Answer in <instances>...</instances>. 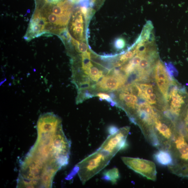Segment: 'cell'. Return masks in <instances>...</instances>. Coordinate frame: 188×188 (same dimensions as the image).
Instances as JSON below:
<instances>
[{
    "mask_svg": "<svg viewBox=\"0 0 188 188\" xmlns=\"http://www.w3.org/2000/svg\"><path fill=\"white\" fill-rule=\"evenodd\" d=\"M36 143L22 162L17 185L23 188H50L57 172L68 164L71 142L62 121L52 113L39 117Z\"/></svg>",
    "mask_w": 188,
    "mask_h": 188,
    "instance_id": "6da1fadb",
    "label": "cell"
},
{
    "mask_svg": "<svg viewBox=\"0 0 188 188\" xmlns=\"http://www.w3.org/2000/svg\"><path fill=\"white\" fill-rule=\"evenodd\" d=\"M114 156L109 152L99 148L76 165L71 176L77 173L81 182L85 184L107 166Z\"/></svg>",
    "mask_w": 188,
    "mask_h": 188,
    "instance_id": "7a4b0ae2",
    "label": "cell"
},
{
    "mask_svg": "<svg viewBox=\"0 0 188 188\" xmlns=\"http://www.w3.org/2000/svg\"><path fill=\"white\" fill-rule=\"evenodd\" d=\"M168 110L178 121L188 103V92L176 80L170 85L166 99Z\"/></svg>",
    "mask_w": 188,
    "mask_h": 188,
    "instance_id": "3957f363",
    "label": "cell"
},
{
    "mask_svg": "<svg viewBox=\"0 0 188 188\" xmlns=\"http://www.w3.org/2000/svg\"><path fill=\"white\" fill-rule=\"evenodd\" d=\"M154 129L160 143L159 149L169 150L178 130L176 124L160 113L155 119Z\"/></svg>",
    "mask_w": 188,
    "mask_h": 188,
    "instance_id": "277c9868",
    "label": "cell"
},
{
    "mask_svg": "<svg viewBox=\"0 0 188 188\" xmlns=\"http://www.w3.org/2000/svg\"><path fill=\"white\" fill-rule=\"evenodd\" d=\"M130 127L126 126L113 131L99 148L115 156L121 150L127 147V138Z\"/></svg>",
    "mask_w": 188,
    "mask_h": 188,
    "instance_id": "5b68a950",
    "label": "cell"
},
{
    "mask_svg": "<svg viewBox=\"0 0 188 188\" xmlns=\"http://www.w3.org/2000/svg\"><path fill=\"white\" fill-rule=\"evenodd\" d=\"M121 159L127 166L136 172L152 181L157 179V172L154 163L150 161L128 157Z\"/></svg>",
    "mask_w": 188,
    "mask_h": 188,
    "instance_id": "8992f818",
    "label": "cell"
},
{
    "mask_svg": "<svg viewBox=\"0 0 188 188\" xmlns=\"http://www.w3.org/2000/svg\"><path fill=\"white\" fill-rule=\"evenodd\" d=\"M183 133L178 128L169 149L174 157L175 164H188V142Z\"/></svg>",
    "mask_w": 188,
    "mask_h": 188,
    "instance_id": "52a82bcc",
    "label": "cell"
},
{
    "mask_svg": "<svg viewBox=\"0 0 188 188\" xmlns=\"http://www.w3.org/2000/svg\"><path fill=\"white\" fill-rule=\"evenodd\" d=\"M154 78L161 93L166 100L170 85L175 80L170 77L167 72L165 64L159 58L155 63Z\"/></svg>",
    "mask_w": 188,
    "mask_h": 188,
    "instance_id": "ba28073f",
    "label": "cell"
},
{
    "mask_svg": "<svg viewBox=\"0 0 188 188\" xmlns=\"http://www.w3.org/2000/svg\"><path fill=\"white\" fill-rule=\"evenodd\" d=\"M124 81L112 74H110L104 77L96 84V88L99 90L106 91H115L125 85Z\"/></svg>",
    "mask_w": 188,
    "mask_h": 188,
    "instance_id": "9c48e42d",
    "label": "cell"
},
{
    "mask_svg": "<svg viewBox=\"0 0 188 188\" xmlns=\"http://www.w3.org/2000/svg\"><path fill=\"white\" fill-rule=\"evenodd\" d=\"M80 9L73 14L71 26V30L74 37L79 40H83L84 33V21Z\"/></svg>",
    "mask_w": 188,
    "mask_h": 188,
    "instance_id": "30bf717a",
    "label": "cell"
},
{
    "mask_svg": "<svg viewBox=\"0 0 188 188\" xmlns=\"http://www.w3.org/2000/svg\"><path fill=\"white\" fill-rule=\"evenodd\" d=\"M153 158L158 164L163 166L168 167L175 164L172 153L167 150L159 149L153 155Z\"/></svg>",
    "mask_w": 188,
    "mask_h": 188,
    "instance_id": "8fae6325",
    "label": "cell"
},
{
    "mask_svg": "<svg viewBox=\"0 0 188 188\" xmlns=\"http://www.w3.org/2000/svg\"><path fill=\"white\" fill-rule=\"evenodd\" d=\"M120 178V174L118 169L117 168H114L104 172L102 179L114 184L118 182Z\"/></svg>",
    "mask_w": 188,
    "mask_h": 188,
    "instance_id": "7c38bea8",
    "label": "cell"
},
{
    "mask_svg": "<svg viewBox=\"0 0 188 188\" xmlns=\"http://www.w3.org/2000/svg\"><path fill=\"white\" fill-rule=\"evenodd\" d=\"M82 62V70L86 75L89 76L90 69L93 67L91 61V54L89 52H86L81 54Z\"/></svg>",
    "mask_w": 188,
    "mask_h": 188,
    "instance_id": "4fadbf2b",
    "label": "cell"
},
{
    "mask_svg": "<svg viewBox=\"0 0 188 188\" xmlns=\"http://www.w3.org/2000/svg\"><path fill=\"white\" fill-rule=\"evenodd\" d=\"M168 167L170 172L173 174L180 177L188 178V164H175Z\"/></svg>",
    "mask_w": 188,
    "mask_h": 188,
    "instance_id": "5bb4252c",
    "label": "cell"
},
{
    "mask_svg": "<svg viewBox=\"0 0 188 188\" xmlns=\"http://www.w3.org/2000/svg\"><path fill=\"white\" fill-rule=\"evenodd\" d=\"M103 76V72L99 70L97 68L92 67L90 70L89 76L91 80L94 81H98Z\"/></svg>",
    "mask_w": 188,
    "mask_h": 188,
    "instance_id": "9a60e30c",
    "label": "cell"
},
{
    "mask_svg": "<svg viewBox=\"0 0 188 188\" xmlns=\"http://www.w3.org/2000/svg\"><path fill=\"white\" fill-rule=\"evenodd\" d=\"M180 125L182 127L188 126V103L179 118Z\"/></svg>",
    "mask_w": 188,
    "mask_h": 188,
    "instance_id": "2e32d148",
    "label": "cell"
},
{
    "mask_svg": "<svg viewBox=\"0 0 188 188\" xmlns=\"http://www.w3.org/2000/svg\"><path fill=\"white\" fill-rule=\"evenodd\" d=\"M165 65L167 72L169 75L172 78L178 75V72L175 67L171 63H165Z\"/></svg>",
    "mask_w": 188,
    "mask_h": 188,
    "instance_id": "e0dca14e",
    "label": "cell"
},
{
    "mask_svg": "<svg viewBox=\"0 0 188 188\" xmlns=\"http://www.w3.org/2000/svg\"><path fill=\"white\" fill-rule=\"evenodd\" d=\"M125 39L122 38H119L115 40L114 46L116 49L120 50L125 48Z\"/></svg>",
    "mask_w": 188,
    "mask_h": 188,
    "instance_id": "ac0fdd59",
    "label": "cell"
},
{
    "mask_svg": "<svg viewBox=\"0 0 188 188\" xmlns=\"http://www.w3.org/2000/svg\"><path fill=\"white\" fill-rule=\"evenodd\" d=\"M96 96H98L100 98V100H106L108 98L110 97L109 95L107 94L103 93H99L96 94Z\"/></svg>",
    "mask_w": 188,
    "mask_h": 188,
    "instance_id": "d6986e66",
    "label": "cell"
},
{
    "mask_svg": "<svg viewBox=\"0 0 188 188\" xmlns=\"http://www.w3.org/2000/svg\"><path fill=\"white\" fill-rule=\"evenodd\" d=\"M183 130H184V133L185 138L188 142V126L187 127H182Z\"/></svg>",
    "mask_w": 188,
    "mask_h": 188,
    "instance_id": "ffe728a7",
    "label": "cell"
}]
</instances>
